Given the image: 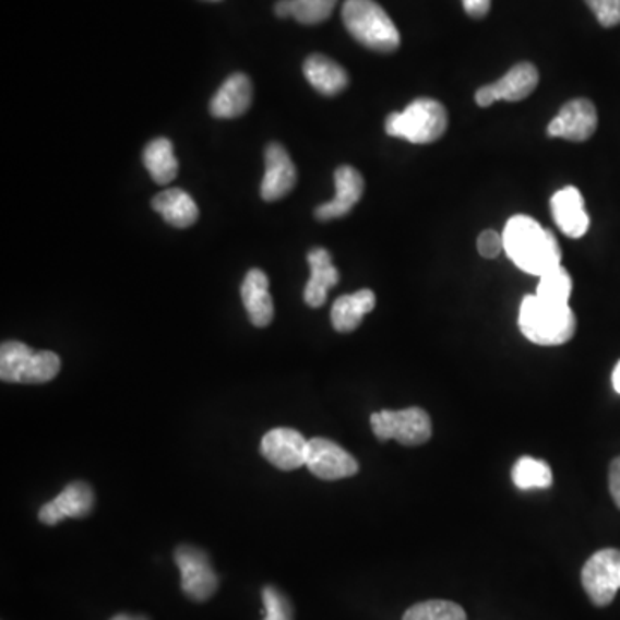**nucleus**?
<instances>
[{
	"mask_svg": "<svg viewBox=\"0 0 620 620\" xmlns=\"http://www.w3.org/2000/svg\"><path fill=\"white\" fill-rule=\"evenodd\" d=\"M503 250L518 270L541 276L562 261L559 240L529 216L511 217L503 229Z\"/></svg>",
	"mask_w": 620,
	"mask_h": 620,
	"instance_id": "1",
	"label": "nucleus"
},
{
	"mask_svg": "<svg viewBox=\"0 0 620 620\" xmlns=\"http://www.w3.org/2000/svg\"><path fill=\"white\" fill-rule=\"evenodd\" d=\"M518 327L529 342L557 347L572 339L577 321L569 303H551L527 295L518 309Z\"/></svg>",
	"mask_w": 620,
	"mask_h": 620,
	"instance_id": "2",
	"label": "nucleus"
},
{
	"mask_svg": "<svg viewBox=\"0 0 620 620\" xmlns=\"http://www.w3.org/2000/svg\"><path fill=\"white\" fill-rule=\"evenodd\" d=\"M342 17L348 33L363 47L384 53L401 47V33L395 23L374 0H347Z\"/></svg>",
	"mask_w": 620,
	"mask_h": 620,
	"instance_id": "3",
	"label": "nucleus"
},
{
	"mask_svg": "<svg viewBox=\"0 0 620 620\" xmlns=\"http://www.w3.org/2000/svg\"><path fill=\"white\" fill-rule=\"evenodd\" d=\"M449 128V115L443 104L434 98H417L402 112L388 116L384 130L395 139L410 143H433L445 135Z\"/></svg>",
	"mask_w": 620,
	"mask_h": 620,
	"instance_id": "4",
	"label": "nucleus"
},
{
	"mask_svg": "<svg viewBox=\"0 0 620 620\" xmlns=\"http://www.w3.org/2000/svg\"><path fill=\"white\" fill-rule=\"evenodd\" d=\"M59 371L61 359L53 351H35L21 342H4L0 347V380L4 383H49Z\"/></svg>",
	"mask_w": 620,
	"mask_h": 620,
	"instance_id": "5",
	"label": "nucleus"
},
{
	"mask_svg": "<svg viewBox=\"0 0 620 620\" xmlns=\"http://www.w3.org/2000/svg\"><path fill=\"white\" fill-rule=\"evenodd\" d=\"M371 428L378 440H396L405 446L425 445L433 434L428 413L419 407L372 414Z\"/></svg>",
	"mask_w": 620,
	"mask_h": 620,
	"instance_id": "6",
	"label": "nucleus"
},
{
	"mask_svg": "<svg viewBox=\"0 0 620 620\" xmlns=\"http://www.w3.org/2000/svg\"><path fill=\"white\" fill-rule=\"evenodd\" d=\"M584 592L588 593L589 600L596 607H607L612 604L620 589V550L605 548L596 551L584 563L583 574Z\"/></svg>",
	"mask_w": 620,
	"mask_h": 620,
	"instance_id": "7",
	"label": "nucleus"
},
{
	"mask_svg": "<svg viewBox=\"0 0 620 620\" xmlns=\"http://www.w3.org/2000/svg\"><path fill=\"white\" fill-rule=\"evenodd\" d=\"M175 560L181 572V589L188 598L205 601L216 593L219 581L204 550L181 545L176 548Z\"/></svg>",
	"mask_w": 620,
	"mask_h": 620,
	"instance_id": "8",
	"label": "nucleus"
},
{
	"mask_svg": "<svg viewBox=\"0 0 620 620\" xmlns=\"http://www.w3.org/2000/svg\"><path fill=\"white\" fill-rule=\"evenodd\" d=\"M306 465L315 478L324 481L351 478L359 473V464L354 455L326 438L309 440Z\"/></svg>",
	"mask_w": 620,
	"mask_h": 620,
	"instance_id": "9",
	"label": "nucleus"
},
{
	"mask_svg": "<svg viewBox=\"0 0 620 620\" xmlns=\"http://www.w3.org/2000/svg\"><path fill=\"white\" fill-rule=\"evenodd\" d=\"M539 74L530 62H518L505 76L476 92V103L481 107L493 106L498 100L518 103L529 97L538 86Z\"/></svg>",
	"mask_w": 620,
	"mask_h": 620,
	"instance_id": "10",
	"label": "nucleus"
},
{
	"mask_svg": "<svg viewBox=\"0 0 620 620\" xmlns=\"http://www.w3.org/2000/svg\"><path fill=\"white\" fill-rule=\"evenodd\" d=\"M598 127V115L588 98H574L560 109L557 118L548 124L551 139H563L569 142H586L595 135Z\"/></svg>",
	"mask_w": 620,
	"mask_h": 620,
	"instance_id": "11",
	"label": "nucleus"
},
{
	"mask_svg": "<svg viewBox=\"0 0 620 620\" xmlns=\"http://www.w3.org/2000/svg\"><path fill=\"white\" fill-rule=\"evenodd\" d=\"M307 449L309 440L291 428L271 429L261 441L262 457L279 470H295L306 465Z\"/></svg>",
	"mask_w": 620,
	"mask_h": 620,
	"instance_id": "12",
	"label": "nucleus"
},
{
	"mask_svg": "<svg viewBox=\"0 0 620 620\" xmlns=\"http://www.w3.org/2000/svg\"><path fill=\"white\" fill-rule=\"evenodd\" d=\"M95 493L85 481H73L65 486L58 497L40 506L38 518L46 526H56L64 518H80L92 514Z\"/></svg>",
	"mask_w": 620,
	"mask_h": 620,
	"instance_id": "13",
	"label": "nucleus"
},
{
	"mask_svg": "<svg viewBox=\"0 0 620 620\" xmlns=\"http://www.w3.org/2000/svg\"><path fill=\"white\" fill-rule=\"evenodd\" d=\"M297 184V169L294 160L279 143H270L265 148V172L261 183L264 201H279Z\"/></svg>",
	"mask_w": 620,
	"mask_h": 620,
	"instance_id": "14",
	"label": "nucleus"
},
{
	"mask_svg": "<svg viewBox=\"0 0 620 620\" xmlns=\"http://www.w3.org/2000/svg\"><path fill=\"white\" fill-rule=\"evenodd\" d=\"M335 199L315 208V219L331 220L347 216L351 208L356 207L357 202L362 199L366 184H363L362 175L356 168L339 166L335 171Z\"/></svg>",
	"mask_w": 620,
	"mask_h": 620,
	"instance_id": "15",
	"label": "nucleus"
},
{
	"mask_svg": "<svg viewBox=\"0 0 620 620\" xmlns=\"http://www.w3.org/2000/svg\"><path fill=\"white\" fill-rule=\"evenodd\" d=\"M551 216L563 235L581 238L588 233L589 216L584 208V199L575 187H565L551 196Z\"/></svg>",
	"mask_w": 620,
	"mask_h": 620,
	"instance_id": "16",
	"label": "nucleus"
},
{
	"mask_svg": "<svg viewBox=\"0 0 620 620\" xmlns=\"http://www.w3.org/2000/svg\"><path fill=\"white\" fill-rule=\"evenodd\" d=\"M240 294L250 323L258 327L270 326L274 318V303L270 294V279L264 271L250 270L243 279Z\"/></svg>",
	"mask_w": 620,
	"mask_h": 620,
	"instance_id": "17",
	"label": "nucleus"
},
{
	"mask_svg": "<svg viewBox=\"0 0 620 620\" xmlns=\"http://www.w3.org/2000/svg\"><path fill=\"white\" fill-rule=\"evenodd\" d=\"M252 82L247 74H231L211 100V115L219 119L246 115L252 104Z\"/></svg>",
	"mask_w": 620,
	"mask_h": 620,
	"instance_id": "18",
	"label": "nucleus"
},
{
	"mask_svg": "<svg viewBox=\"0 0 620 620\" xmlns=\"http://www.w3.org/2000/svg\"><path fill=\"white\" fill-rule=\"evenodd\" d=\"M307 261L310 265V278L303 290V300L307 306L318 309L326 303L327 291L338 285L339 273L326 249L310 250Z\"/></svg>",
	"mask_w": 620,
	"mask_h": 620,
	"instance_id": "19",
	"label": "nucleus"
},
{
	"mask_svg": "<svg viewBox=\"0 0 620 620\" xmlns=\"http://www.w3.org/2000/svg\"><path fill=\"white\" fill-rule=\"evenodd\" d=\"M303 74H306L307 82L314 86L319 94L327 95V97L338 95L348 86L347 71L323 53H312L306 59Z\"/></svg>",
	"mask_w": 620,
	"mask_h": 620,
	"instance_id": "20",
	"label": "nucleus"
},
{
	"mask_svg": "<svg viewBox=\"0 0 620 620\" xmlns=\"http://www.w3.org/2000/svg\"><path fill=\"white\" fill-rule=\"evenodd\" d=\"M375 307V295L371 290L343 295L336 298L331 309V324L338 333H351L362 323V319Z\"/></svg>",
	"mask_w": 620,
	"mask_h": 620,
	"instance_id": "21",
	"label": "nucleus"
},
{
	"mask_svg": "<svg viewBox=\"0 0 620 620\" xmlns=\"http://www.w3.org/2000/svg\"><path fill=\"white\" fill-rule=\"evenodd\" d=\"M152 207L175 228H188L199 219V207L195 201L181 188H169L159 195H155Z\"/></svg>",
	"mask_w": 620,
	"mask_h": 620,
	"instance_id": "22",
	"label": "nucleus"
},
{
	"mask_svg": "<svg viewBox=\"0 0 620 620\" xmlns=\"http://www.w3.org/2000/svg\"><path fill=\"white\" fill-rule=\"evenodd\" d=\"M143 164L157 184H169L178 175V159L168 139H155L143 151Z\"/></svg>",
	"mask_w": 620,
	"mask_h": 620,
	"instance_id": "23",
	"label": "nucleus"
},
{
	"mask_svg": "<svg viewBox=\"0 0 620 620\" xmlns=\"http://www.w3.org/2000/svg\"><path fill=\"white\" fill-rule=\"evenodd\" d=\"M512 481L518 490H545L553 482L550 465L538 458L523 457L515 462Z\"/></svg>",
	"mask_w": 620,
	"mask_h": 620,
	"instance_id": "24",
	"label": "nucleus"
},
{
	"mask_svg": "<svg viewBox=\"0 0 620 620\" xmlns=\"http://www.w3.org/2000/svg\"><path fill=\"white\" fill-rule=\"evenodd\" d=\"M572 294L571 274L565 267L557 265L553 270L539 276L538 290L536 297L551 303H569Z\"/></svg>",
	"mask_w": 620,
	"mask_h": 620,
	"instance_id": "25",
	"label": "nucleus"
},
{
	"mask_svg": "<svg viewBox=\"0 0 620 620\" xmlns=\"http://www.w3.org/2000/svg\"><path fill=\"white\" fill-rule=\"evenodd\" d=\"M404 620H467V616L464 608L453 601L431 600L408 608Z\"/></svg>",
	"mask_w": 620,
	"mask_h": 620,
	"instance_id": "26",
	"label": "nucleus"
},
{
	"mask_svg": "<svg viewBox=\"0 0 620 620\" xmlns=\"http://www.w3.org/2000/svg\"><path fill=\"white\" fill-rule=\"evenodd\" d=\"M338 0H291V17L302 25H319L335 11Z\"/></svg>",
	"mask_w": 620,
	"mask_h": 620,
	"instance_id": "27",
	"label": "nucleus"
},
{
	"mask_svg": "<svg viewBox=\"0 0 620 620\" xmlns=\"http://www.w3.org/2000/svg\"><path fill=\"white\" fill-rule=\"evenodd\" d=\"M262 601H264V620H294V608L290 601L274 586H265L262 589Z\"/></svg>",
	"mask_w": 620,
	"mask_h": 620,
	"instance_id": "28",
	"label": "nucleus"
},
{
	"mask_svg": "<svg viewBox=\"0 0 620 620\" xmlns=\"http://www.w3.org/2000/svg\"><path fill=\"white\" fill-rule=\"evenodd\" d=\"M586 4L605 28L620 25V0H586Z\"/></svg>",
	"mask_w": 620,
	"mask_h": 620,
	"instance_id": "29",
	"label": "nucleus"
},
{
	"mask_svg": "<svg viewBox=\"0 0 620 620\" xmlns=\"http://www.w3.org/2000/svg\"><path fill=\"white\" fill-rule=\"evenodd\" d=\"M478 250L485 259H494L503 252V235L486 229L479 235Z\"/></svg>",
	"mask_w": 620,
	"mask_h": 620,
	"instance_id": "30",
	"label": "nucleus"
},
{
	"mask_svg": "<svg viewBox=\"0 0 620 620\" xmlns=\"http://www.w3.org/2000/svg\"><path fill=\"white\" fill-rule=\"evenodd\" d=\"M462 5H464L465 13L479 20L490 11L491 0H462Z\"/></svg>",
	"mask_w": 620,
	"mask_h": 620,
	"instance_id": "31",
	"label": "nucleus"
},
{
	"mask_svg": "<svg viewBox=\"0 0 620 620\" xmlns=\"http://www.w3.org/2000/svg\"><path fill=\"white\" fill-rule=\"evenodd\" d=\"M608 485H610V493H612L613 502L620 509V457L610 465V474H608Z\"/></svg>",
	"mask_w": 620,
	"mask_h": 620,
	"instance_id": "32",
	"label": "nucleus"
},
{
	"mask_svg": "<svg viewBox=\"0 0 620 620\" xmlns=\"http://www.w3.org/2000/svg\"><path fill=\"white\" fill-rule=\"evenodd\" d=\"M274 13L278 17H291V0H278L274 5Z\"/></svg>",
	"mask_w": 620,
	"mask_h": 620,
	"instance_id": "33",
	"label": "nucleus"
},
{
	"mask_svg": "<svg viewBox=\"0 0 620 620\" xmlns=\"http://www.w3.org/2000/svg\"><path fill=\"white\" fill-rule=\"evenodd\" d=\"M612 383L613 390H616V392L620 395V360L619 363H617L616 369H613Z\"/></svg>",
	"mask_w": 620,
	"mask_h": 620,
	"instance_id": "34",
	"label": "nucleus"
},
{
	"mask_svg": "<svg viewBox=\"0 0 620 620\" xmlns=\"http://www.w3.org/2000/svg\"><path fill=\"white\" fill-rule=\"evenodd\" d=\"M110 620H148L147 617L142 616H130V613H119V616L112 617Z\"/></svg>",
	"mask_w": 620,
	"mask_h": 620,
	"instance_id": "35",
	"label": "nucleus"
},
{
	"mask_svg": "<svg viewBox=\"0 0 620 620\" xmlns=\"http://www.w3.org/2000/svg\"><path fill=\"white\" fill-rule=\"evenodd\" d=\"M213 2H217V0H213Z\"/></svg>",
	"mask_w": 620,
	"mask_h": 620,
	"instance_id": "36",
	"label": "nucleus"
}]
</instances>
